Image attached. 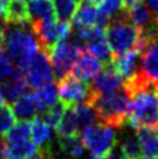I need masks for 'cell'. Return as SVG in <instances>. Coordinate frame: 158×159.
<instances>
[{"instance_id": "obj_5", "label": "cell", "mask_w": 158, "mask_h": 159, "mask_svg": "<svg viewBox=\"0 0 158 159\" xmlns=\"http://www.w3.org/2000/svg\"><path fill=\"white\" fill-rule=\"evenodd\" d=\"M82 141L92 157H107L116 146L115 128L107 124H92L82 132Z\"/></svg>"}, {"instance_id": "obj_46", "label": "cell", "mask_w": 158, "mask_h": 159, "mask_svg": "<svg viewBox=\"0 0 158 159\" xmlns=\"http://www.w3.org/2000/svg\"><path fill=\"white\" fill-rule=\"evenodd\" d=\"M157 86H158V84H157Z\"/></svg>"}, {"instance_id": "obj_45", "label": "cell", "mask_w": 158, "mask_h": 159, "mask_svg": "<svg viewBox=\"0 0 158 159\" xmlns=\"http://www.w3.org/2000/svg\"><path fill=\"white\" fill-rule=\"evenodd\" d=\"M19 2H26V0H19Z\"/></svg>"}, {"instance_id": "obj_7", "label": "cell", "mask_w": 158, "mask_h": 159, "mask_svg": "<svg viewBox=\"0 0 158 159\" xmlns=\"http://www.w3.org/2000/svg\"><path fill=\"white\" fill-rule=\"evenodd\" d=\"M30 28L37 41L40 43V48L44 52L52 50L59 41H63L71 33V25L67 21H37L30 22Z\"/></svg>"}, {"instance_id": "obj_43", "label": "cell", "mask_w": 158, "mask_h": 159, "mask_svg": "<svg viewBox=\"0 0 158 159\" xmlns=\"http://www.w3.org/2000/svg\"><path fill=\"white\" fill-rule=\"evenodd\" d=\"M156 93H157V96H158V86L156 87Z\"/></svg>"}, {"instance_id": "obj_41", "label": "cell", "mask_w": 158, "mask_h": 159, "mask_svg": "<svg viewBox=\"0 0 158 159\" xmlns=\"http://www.w3.org/2000/svg\"><path fill=\"white\" fill-rule=\"evenodd\" d=\"M140 159H158V157H142Z\"/></svg>"}, {"instance_id": "obj_28", "label": "cell", "mask_w": 158, "mask_h": 159, "mask_svg": "<svg viewBox=\"0 0 158 159\" xmlns=\"http://www.w3.org/2000/svg\"><path fill=\"white\" fill-rule=\"evenodd\" d=\"M53 7L59 21L69 22L77 12V3L74 0H53Z\"/></svg>"}, {"instance_id": "obj_39", "label": "cell", "mask_w": 158, "mask_h": 159, "mask_svg": "<svg viewBox=\"0 0 158 159\" xmlns=\"http://www.w3.org/2000/svg\"><path fill=\"white\" fill-rule=\"evenodd\" d=\"M84 3H87V4H91V5H99L101 3V0H84Z\"/></svg>"}, {"instance_id": "obj_1", "label": "cell", "mask_w": 158, "mask_h": 159, "mask_svg": "<svg viewBox=\"0 0 158 159\" xmlns=\"http://www.w3.org/2000/svg\"><path fill=\"white\" fill-rule=\"evenodd\" d=\"M3 45L15 67L20 71H24L33 57L41 50L30 24H5Z\"/></svg>"}, {"instance_id": "obj_21", "label": "cell", "mask_w": 158, "mask_h": 159, "mask_svg": "<svg viewBox=\"0 0 158 159\" xmlns=\"http://www.w3.org/2000/svg\"><path fill=\"white\" fill-rule=\"evenodd\" d=\"M98 9L91 4L82 3L77 8V12L72 17V28L74 29H90L96 22Z\"/></svg>"}, {"instance_id": "obj_38", "label": "cell", "mask_w": 158, "mask_h": 159, "mask_svg": "<svg viewBox=\"0 0 158 159\" xmlns=\"http://www.w3.org/2000/svg\"><path fill=\"white\" fill-rule=\"evenodd\" d=\"M88 159H120V158H117V155L115 154V151H114L112 154L107 155V157H91V158H88Z\"/></svg>"}, {"instance_id": "obj_3", "label": "cell", "mask_w": 158, "mask_h": 159, "mask_svg": "<svg viewBox=\"0 0 158 159\" xmlns=\"http://www.w3.org/2000/svg\"><path fill=\"white\" fill-rule=\"evenodd\" d=\"M127 126L136 130L158 126V96L156 87L137 91L131 96Z\"/></svg>"}, {"instance_id": "obj_6", "label": "cell", "mask_w": 158, "mask_h": 159, "mask_svg": "<svg viewBox=\"0 0 158 159\" xmlns=\"http://www.w3.org/2000/svg\"><path fill=\"white\" fill-rule=\"evenodd\" d=\"M58 98L65 107H75L79 104H91L96 95L92 92L87 82L79 80L70 72L58 82Z\"/></svg>"}, {"instance_id": "obj_40", "label": "cell", "mask_w": 158, "mask_h": 159, "mask_svg": "<svg viewBox=\"0 0 158 159\" xmlns=\"http://www.w3.org/2000/svg\"><path fill=\"white\" fill-rule=\"evenodd\" d=\"M0 159H4V142L0 141Z\"/></svg>"}, {"instance_id": "obj_23", "label": "cell", "mask_w": 158, "mask_h": 159, "mask_svg": "<svg viewBox=\"0 0 158 159\" xmlns=\"http://www.w3.org/2000/svg\"><path fill=\"white\" fill-rule=\"evenodd\" d=\"M55 129H57V133L59 137H62V135L81 134V129H79V124H78L74 107H65V113Z\"/></svg>"}, {"instance_id": "obj_31", "label": "cell", "mask_w": 158, "mask_h": 159, "mask_svg": "<svg viewBox=\"0 0 158 159\" xmlns=\"http://www.w3.org/2000/svg\"><path fill=\"white\" fill-rule=\"evenodd\" d=\"M15 71L16 67L12 59L9 58V55L5 53L4 48L0 45V83L9 79L15 74Z\"/></svg>"}, {"instance_id": "obj_36", "label": "cell", "mask_w": 158, "mask_h": 159, "mask_svg": "<svg viewBox=\"0 0 158 159\" xmlns=\"http://www.w3.org/2000/svg\"><path fill=\"white\" fill-rule=\"evenodd\" d=\"M138 3H142V0H123V4H124V11H128L129 8L134 7L136 4Z\"/></svg>"}, {"instance_id": "obj_19", "label": "cell", "mask_w": 158, "mask_h": 159, "mask_svg": "<svg viewBox=\"0 0 158 159\" xmlns=\"http://www.w3.org/2000/svg\"><path fill=\"white\" fill-rule=\"evenodd\" d=\"M136 137L144 157H158V126L140 128L136 130Z\"/></svg>"}, {"instance_id": "obj_8", "label": "cell", "mask_w": 158, "mask_h": 159, "mask_svg": "<svg viewBox=\"0 0 158 159\" xmlns=\"http://www.w3.org/2000/svg\"><path fill=\"white\" fill-rule=\"evenodd\" d=\"M81 53H83V50L77 48L69 39V37L63 41H59L49 52V58L53 67V76L58 82L71 72L72 66Z\"/></svg>"}, {"instance_id": "obj_24", "label": "cell", "mask_w": 158, "mask_h": 159, "mask_svg": "<svg viewBox=\"0 0 158 159\" xmlns=\"http://www.w3.org/2000/svg\"><path fill=\"white\" fill-rule=\"evenodd\" d=\"M36 100L38 105V111L44 113L46 109H49L50 107H53L58 101V89L57 86L54 83H49L46 86H44L41 88H38L36 92Z\"/></svg>"}, {"instance_id": "obj_13", "label": "cell", "mask_w": 158, "mask_h": 159, "mask_svg": "<svg viewBox=\"0 0 158 159\" xmlns=\"http://www.w3.org/2000/svg\"><path fill=\"white\" fill-rule=\"evenodd\" d=\"M140 59H141V50L134 48L131 52L123 55L114 57L112 65L116 71L123 76L124 80H131L140 72Z\"/></svg>"}, {"instance_id": "obj_15", "label": "cell", "mask_w": 158, "mask_h": 159, "mask_svg": "<svg viewBox=\"0 0 158 159\" xmlns=\"http://www.w3.org/2000/svg\"><path fill=\"white\" fill-rule=\"evenodd\" d=\"M101 67H103V65H101L100 61L94 58V57L90 55L88 53L83 52L75 61L74 66H72L71 74L75 78H78L79 80L87 82L90 79H94V76L101 70Z\"/></svg>"}, {"instance_id": "obj_20", "label": "cell", "mask_w": 158, "mask_h": 159, "mask_svg": "<svg viewBox=\"0 0 158 159\" xmlns=\"http://www.w3.org/2000/svg\"><path fill=\"white\" fill-rule=\"evenodd\" d=\"M58 147L66 157L70 159H82L86 151L83 141L79 134L75 135H62L58 138Z\"/></svg>"}, {"instance_id": "obj_10", "label": "cell", "mask_w": 158, "mask_h": 159, "mask_svg": "<svg viewBox=\"0 0 158 159\" xmlns=\"http://www.w3.org/2000/svg\"><path fill=\"white\" fill-rule=\"evenodd\" d=\"M144 48L141 50L140 75L146 82L157 87L158 84V38L144 39Z\"/></svg>"}, {"instance_id": "obj_29", "label": "cell", "mask_w": 158, "mask_h": 159, "mask_svg": "<svg viewBox=\"0 0 158 159\" xmlns=\"http://www.w3.org/2000/svg\"><path fill=\"white\" fill-rule=\"evenodd\" d=\"M75 113H77V118H78V124H79V129L81 132H83L86 128H88L90 125H92L95 121L98 120V116L95 113L94 108L88 104H79L75 105Z\"/></svg>"}, {"instance_id": "obj_14", "label": "cell", "mask_w": 158, "mask_h": 159, "mask_svg": "<svg viewBox=\"0 0 158 159\" xmlns=\"http://www.w3.org/2000/svg\"><path fill=\"white\" fill-rule=\"evenodd\" d=\"M28 84L25 82L22 71L16 69L15 74L9 79L0 83V93H2L4 103L12 105L16 100H19L24 93H26Z\"/></svg>"}, {"instance_id": "obj_4", "label": "cell", "mask_w": 158, "mask_h": 159, "mask_svg": "<svg viewBox=\"0 0 158 159\" xmlns=\"http://www.w3.org/2000/svg\"><path fill=\"white\" fill-rule=\"evenodd\" d=\"M107 41L114 57L123 55L137 48L140 30L128 20L125 11L111 20L105 30Z\"/></svg>"}, {"instance_id": "obj_2", "label": "cell", "mask_w": 158, "mask_h": 159, "mask_svg": "<svg viewBox=\"0 0 158 159\" xmlns=\"http://www.w3.org/2000/svg\"><path fill=\"white\" fill-rule=\"evenodd\" d=\"M96 113L100 122L112 128L121 129L127 125L131 107V96L124 87L105 95H96L90 104Z\"/></svg>"}, {"instance_id": "obj_37", "label": "cell", "mask_w": 158, "mask_h": 159, "mask_svg": "<svg viewBox=\"0 0 158 159\" xmlns=\"http://www.w3.org/2000/svg\"><path fill=\"white\" fill-rule=\"evenodd\" d=\"M5 22L4 20H0V45H3V39H4V29H5Z\"/></svg>"}, {"instance_id": "obj_11", "label": "cell", "mask_w": 158, "mask_h": 159, "mask_svg": "<svg viewBox=\"0 0 158 159\" xmlns=\"http://www.w3.org/2000/svg\"><path fill=\"white\" fill-rule=\"evenodd\" d=\"M124 84L123 76L116 71L112 62L105 63L101 70L94 76L92 83L90 84L95 95H105L118 91Z\"/></svg>"}, {"instance_id": "obj_33", "label": "cell", "mask_w": 158, "mask_h": 159, "mask_svg": "<svg viewBox=\"0 0 158 159\" xmlns=\"http://www.w3.org/2000/svg\"><path fill=\"white\" fill-rule=\"evenodd\" d=\"M99 9L108 15L112 20V17H116L124 12V4L123 0H101Z\"/></svg>"}, {"instance_id": "obj_17", "label": "cell", "mask_w": 158, "mask_h": 159, "mask_svg": "<svg viewBox=\"0 0 158 159\" xmlns=\"http://www.w3.org/2000/svg\"><path fill=\"white\" fill-rule=\"evenodd\" d=\"M125 15H127L128 20L131 21L138 30H142V29H146V28H149L154 24H158L154 19L153 13H151V11L144 2L138 3L134 5V7L125 11Z\"/></svg>"}, {"instance_id": "obj_25", "label": "cell", "mask_w": 158, "mask_h": 159, "mask_svg": "<svg viewBox=\"0 0 158 159\" xmlns=\"http://www.w3.org/2000/svg\"><path fill=\"white\" fill-rule=\"evenodd\" d=\"M5 22L7 24H16V25H26L29 22V15L24 2L13 0L9 3V7L5 15Z\"/></svg>"}, {"instance_id": "obj_9", "label": "cell", "mask_w": 158, "mask_h": 159, "mask_svg": "<svg viewBox=\"0 0 158 159\" xmlns=\"http://www.w3.org/2000/svg\"><path fill=\"white\" fill-rule=\"evenodd\" d=\"M22 74H24L28 87L38 89L49 83H52L54 76H53V67L49 54L44 52V50H40L32 58V61L26 66V69L22 71Z\"/></svg>"}, {"instance_id": "obj_27", "label": "cell", "mask_w": 158, "mask_h": 159, "mask_svg": "<svg viewBox=\"0 0 158 159\" xmlns=\"http://www.w3.org/2000/svg\"><path fill=\"white\" fill-rule=\"evenodd\" d=\"M30 141V124L28 121H20L13 125L4 135L5 145L21 143V142Z\"/></svg>"}, {"instance_id": "obj_22", "label": "cell", "mask_w": 158, "mask_h": 159, "mask_svg": "<svg viewBox=\"0 0 158 159\" xmlns=\"http://www.w3.org/2000/svg\"><path fill=\"white\" fill-rule=\"evenodd\" d=\"M30 137L33 143L38 147H45L52 143V128L42 120V117H35L30 124Z\"/></svg>"}, {"instance_id": "obj_32", "label": "cell", "mask_w": 158, "mask_h": 159, "mask_svg": "<svg viewBox=\"0 0 158 159\" xmlns=\"http://www.w3.org/2000/svg\"><path fill=\"white\" fill-rule=\"evenodd\" d=\"M15 122L16 117L11 105L4 104L3 107H0V135H5V133L15 125Z\"/></svg>"}, {"instance_id": "obj_18", "label": "cell", "mask_w": 158, "mask_h": 159, "mask_svg": "<svg viewBox=\"0 0 158 159\" xmlns=\"http://www.w3.org/2000/svg\"><path fill=\"white\" fill-rule=\"evenodd\" d=\"M26 9L29 15V22L55 20L53 2L50 0H29Z\"/></svg>"}, {"instance_id": "obj_34", "label": "cell", "mask_w": 158, "mask_h": 159, "mask_svg": "<svg viewBox=\"0 0 158 159\" xmlns=\"http://www.w3.org/2000/svg\"><path fill=\"white\" fill-rule=\"evenodd\" d=\"M148 2V7H149V9L151 11V13H153V16H154V19H156V21L158 22V0H146Z\"/></svg>"}, {"instance_id": "obj_42", "label": "cell", "mask_w": 158, "mask_h": 159, "mask_svg": "<svg viewBox=\"0 0 158 159\" xmlns=\"http://www.w3.org/2000/svg\"><path fill=\"white\" fill-rule=\"evenodd\" d=\"M3 105H4V99H3L2 93H0V107H3Z\"/></svg>"}, {"instance_id": "obj_35", "label": "cell", "mask_w": 158, "mask_h": 159, "mask_svg": "<svg viewBox=\"0 0 158 159\" xmlns=\"http://www.w3.org/2000/svg\"><path fill=\"white\" fill-rule=\"evenodd\" d=\"M9 3H11V0H0V20H4L5 19V15H7Z\"/></svg>"}, {"instance_id": "obj_26", "label": "cell", "mask_w": 158, "mask_h": 159, "mask_svg": "<svg viewBox=\"0 0 158 159\" xmlns=\"http://www.w3.org/2000/svg\"><path fill=\"white\" fill-rule=\"evenodd\" d=\"M142 158L140 142L136 134L128 133L120 142V159H140Z\"/></svg>"}, {"instance_id": "obj_12", "label": "cell", "mask_w": 158, "mask_h": 159, "mask_svg": "<svg viewBox=\"0 0 158 159\" xmlns=\"http://www.w3.org/2000/svg\"><path fill=\"white\" fill-rule=\"evenodd\" d=\"M86 50L90 55L100 61L101 63H109L114 59V54L107 41L104 29L98 26H92L87 30L86 34Z\"/></svg>"}, {"instance_id": "obj_16", "label": "cell", "mask_w": 158, "mask_h": 159, "mask_svg": "<svg viewBox=\"0 0 158 159\" xmlns=\"http://www.w3.org/2000/svg\"><path fill=\"white\" fill-rule=\"evenodd\" d=\"M12 111L15 113V117L19 118L20 121H29L37 117L38 105L35 92H28L24 93L19 100H16L12 104Z\"/></svg>"}, {"instance_id": "obj_30", "label": "cell", "mask_w": 158, "mask_h": 159, "mask_svg": "<svg viewBox=\"0 0 158 159\" xmlns=\"http://www.w3.org/2000/svg\"><path fill=\"white\" fill-rule=\"evenodd\" d=\"M63 113H65V105L59 101V103H55L53 107H50L49 109H46L42 113V120L50 128H57L62 116H63Z\"/></svg>"}, {"instance_id": "obj_44", "label": "cell", "mask_w": 158, "mask_h": 159, "mask_svg": "<svg viewBox=\"0 0 158 159\" xmlns=\"http://www.w3.org/2000/svg\"><path fill=\"white\" fill-rule=\"evenodd\" d=\"M74 2H75V3H78V2H81V0H74Z\"/></svg>"}]
</instances>
